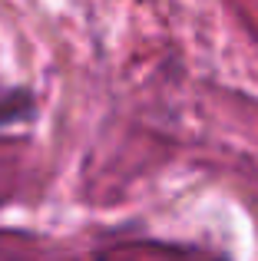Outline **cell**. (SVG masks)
<instances>
[{
  "label": "cell",
  "mask_w": 258,
  "mask_h": 261,
  "mask_svg": "<svg viewBox=\"0 0 258 261\" xmlns=\"http://www.w3.org/2000/svg\"><path fill=\"white\" fill-rule=\"evenodd\" d=\"M33 93L27 86H0V126H13L33 116Z\"/></svg>",
  "instance_id": "obj_1"
},
{
  "label": "cell",
  "mask_w": 258,
  "mask_h": 261,
  "mask_svg": "<svg viewBox=\"0 0 258 261\" xmlns=\"http://www.w3.org/2000/svg\"><path fill=\"white\" fill-rule=\"evenodd\" d=\"M99 261H103V258H99Z\"/></svg>",
  "instance_id": "obj_2"
}]
</instances>
